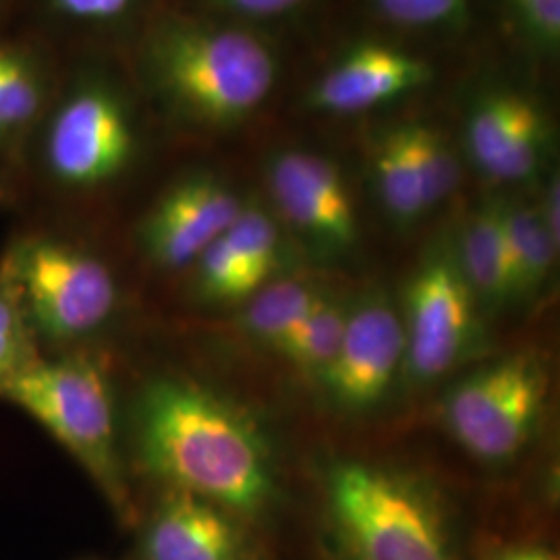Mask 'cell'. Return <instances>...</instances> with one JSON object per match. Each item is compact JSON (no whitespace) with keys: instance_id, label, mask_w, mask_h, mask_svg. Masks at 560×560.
Instances as JSON below:
<instances>
[{"instance_id":"6da1fadb","label":"cell","mask_w":560,"mask_h":560,"mask_svg":"<svg viewBox=\"0 0 560 560\" xmlns=\"http://www.w3.org/2000/svg\"><path fill=\"white\" fill-rule=\"evenodd\" d=\"M136 442L152 476L235 517L254 520L277 499L272 451L258 423L196 382H148L136 402Z\"/></svg>"},{"instance_id":"9c48e42d","label":"cell","mask_w":560,"mask_h":560,"mask_svg":"<svg viewBox=\"0 0 560 560\" xmlns=\"http://www.w3.org/2000/svg\"><path fill=\"white\" fill-rule=\"evenodd\" d=\"M405 360L399 312L382 295L351 301L339 349L320 386L345 411H368L388 393Z\"/></svg>"},{"instance_id":"277c9868","label":"cell","mask_w":560,"mask_h":560,"mask_svg":"<svg viewBox=\"0 0 560 560\" xmlns=\"http://www.w3.org/2000/svg\"><path fill=\"white\" fill-rule=\"evenodd\" d=\"M2 399L38 421L80 463L120 517H129L131 499L120 460L113 384L101 361L83 353L38 358Z\"/></svg>"},{"instance_id":"7a4b0ae2","label":"cell","mask_w":560,"mask_h":560,"mask_svg":"<svg viewBox=\"0 0 560 560\" xmlns=\"http://www.w3.org/2000/svg\"><path fill=\"white\" fill-rule=\"evenodd\" d=\"M150 81L177 113L229 127L252 117L275 90L279 62L266 42L226 25L168 21L143 48Z\"/></svg>"},{"instance_id":"ac0fdd59","label":"cell","mask_w":560,"mask_h":560,"mask_svg":"<svg viewBox=\"0 0 560 560\" xmlns=\"http://www.w3.org/2000/svg\"><path fill=\"white\" fill-rule=\"evenodd\" d=\"M374 185L384 210L400 226L420 221L430 210L420 171L405 140L402 125L390 129L374 150Z\"/></svg>"},{"instance_id":"9a60e30c","label":"cell","mask_w":560,"mask_h":560,"mask_svg":"<svg viewBox=\"0 0 560 560\" xmlns=\"http://www.w3.org/2000/svg\"><path fill=\"white\" fill-rule=\"evenodd\" d=\"M453 249L480 307L501 310L513 301L502 198L481 201L463 224L459 243Z\"/></svg>"},{"instance_id":"cb8c5ba5","label":"cell","mask_w":560,"mask_h":560,"mask_svg":"<svg viewBox=\"0 0 560 560\" xmlns=\"http://www.w3.org/2000/svg\"><path fill=\"white\" fill-rule=\"evenodd\" d=\"M241 258L249 261L261 277L270 280L280 261V233L277 222L258 203H243L240 217L224 233Z\"/></svg>"},{"instance_id":"d4e9b609","label":"cell","mask_w":560,"mask_h":560,"mask_svg":"<svg viewBox=\"0 0 560 560\" xmlns=\"http://www.w3.org/2000/svg\"><path fill=\"white\" fill-rule=\"evenodd\" d=\"M384 20L407 27L455 25L465 18L469 0H374Z\"/></svg>"},{"instance_id":"8992f818","label":"cell","mask_w":560,"mask_h":560,"mask_svg":"<svg viewBox=\"0 0 560 560\" xmlns=\"http://www.w3.org/2000/svg\"><path fill=\"white\" fill-rule=\"evenodd\" d=\"M548 384L546 363L532 351L492 361L446 395L448 432L483 463L515 459L538 430Z\"/></svg>"},{"instance_id":"ffe728a7","label":"cell","mask_w":560,"mask_h":560,"mask_svg":"<svg viewBox=\"0 0 560 560\" xmlns=\"http://www.w3.org/2000/svg\"><path fill=\"white\" fill-rule=\"evenodd\" d=\"M194 266L196 289L201 300L217 303L247 301L268 284L249 261L241 258L224 235L214 241Z\"/></svg>"},{"instance_id":"d6986e66","label":"cell","mask_w":560,"mask_h":560,"mask_svg":"<svg viewBox=\"0 0 560 560\" xmlns=\"http://www.w3.org/2000/svg\"><path fill=\"white\" fill-rule=\"evenodd\" d=\"M349 307L351 301L326 291L293 335L284 340L277 355L293 365L301 376L320 382L337 355Z\"/></svg>"},{"instance_id":"30bf717a","label":"cell","mask_w":560,"mask_h":560,"mask_svg":"<svg viewBox=\"0 0 560 560\" xmlns=\"http://www.w3.org/2000/svg\"><path fill=\"white\" fill-rule=\"evenodd\" d=\"M268 187L280 217L326 254L355 247L360 226L339 166L328 159L287 150L268 162Z\"/></svg>"},{"instance_id":"3957f363","label":"cell","mask_w":560,"mask_h":560,"mask_svg":"<svg viewBox=\"0 0 560 560\" xmlns=\"http://www.w3.org/2000/svg\"><path fill=\"white\" fill-rule=\"evenodd\" d=\"M326 504L351 560H459L441 504L411 476L337 460L326 474Z\"/></svg>"},{"instance_id":"4dcf8cb0","label":"cell","mask_w":560,"mask_h":560,"mask_svg":"<svg viewBox=\"0 0 560 560\" xmlns=\"http://www.w3.org/2000/svg\"><path fill=\"white\" fill-rule=\"evenodd\" d=\"M4 201H7V191H4V187L0 183V203H4Z\"/></svg>"},{"instance_id":"2e32d148","label":"cell","mask_w":560,"mask_h":560,"mask_svg":"<svg viewBox=\"0 0 560 560\" xmlns=\"http://www.w3.org/2000/svg\"><path fill=\"white\" fill-rule=\"evenodd\" d=\"M326 289L303 279L268 282L256 291L241 314V330L261 347L279 353L284 340L314 310Z\"/></svg>"},{"instance_id":"f1b7e54d","label":"cell","mask_w":560,"mask_h":560,"mask_svg":"<svg viewBox=\"0 0 560 560\" xmlns=\"http://www.w3.org/2000/svg\"><path fill=\"white\" fill-rule=\"evenodd\" d=\"M559 206H560V187L559 179H552L546 183V189L541 194V203L538 206L541 222L550 235L552 243L559 247L560 241V221H559Z\"/></svg>"},{"instance_id":"1f68e13d","label":"cell","mask_w":560,"mask_h":560,"mask_svg":"<svg viewBox=\"0 0 560 560\" xmlns=\"http://www.w3.org/2000/svg\"><path fill=\"white\" fill-rule=\"evenodd\" d=\"M0 141H2V133H0Z\"/></svg>"},{"instance_id":"e0dca14e","label":"cell","mask_w":560,"mask_h":560,"mask_svg":"<svg viewBox=\"0 0 560 560\" xmlns=\"http://www.w3.org/2000/svg\"><path fill=\"white\" fill-rule=\"evenodd\" d=\"M502 219L511 260L513 301L534 298L550 277L559 247L550 240L536 203L502 200Z\"/></svg>"},{"instance_id":"4316f807","label":"cell","mask_w":560,"mask_h":560,"mask_svg":"<svg viewBox=\"0 0 560 560\" xmlns=\"http://www.w3.org/2000/svg\"><path fill=\"white\" fill-rule=\"evenodd\" d=\"M57 11L75 20H110L120 15L133 0H52Z\"/></svg>"},{"instance_id":"603a6c76","label":"cell","mask_w":560,"mask_h":560,"mask_svg":"<svg viewBox=\"0 0 560 560\" xmlns=\"http://www.w3.org/2000/svg\"><path fill=\"white\" fill-rule=\"evenodd\" d=\"M402 133L420 171L425 200L432 210L459 187V162L439 129L411 122L402 125Z\"/></svg>"},{"instance_id":"44dd1931","label":"cell","mask_w":560,"mask_h":560,"mask_svg":"<svg viewBox=\"0 0 560 560\" xmlns=\"http://www.w3.org/2000/svg\"><path fill=\"white\" fill-rule=\"evenodd\" d=\"M42 80L34 62L15 48L0 46V133L2 140L25 129L40 110Z\"/></svg>"},{"instance_id":"83f0119b","label":"cell","mask_w":560,"mask_h":560,"mask_svg":"<svg viewBox=\"0 0 560 560\" xmlns=\"http://www.w3.org/2000/svg\"><path fill=\"white\" fill-rule=\"evenodd\" d=\"M224 11L245 15V18H279L289 13L303 0H212Z\"/></svg>"},{"instance_id":"4fadbf2b","label":"cell","mask_w":560,"mask_h":560,"mask_svg":"<svg viewBox=\"0 0 560 560\" xmlns=\"http://www.w3.org/2000/svg\"><path fill=\"white\" fill-rule=\"evenodd\" d=\"M430 81V62L388 44L365 42L316 81L310 104L322 113L353 115L397 101Z\"/></svg>"},{"instance_id":"484cf974","label":"cell","mask_w":560,"mask_h":560,"mask_svg":"<svg viewBox=\"0 0 560 560\" xmlns=\"http://www.w3.org/2000/svg\"><path fill=\"white\" fill-rule=\"evenodd\" d=\"M521 27L546 50H557L560 44V0H511Z\"/></svg>"},{"instance_id":"52a82bcc","label":"cell","mask_w":560,"mask_h":560,"mask_svg":"<svg viewBox=\"0 0 560 560\" xmlns=\"http://www.w3.org/2000/svg\"><path fill=\"white\" fill-rule=\"evenodd\" d=\"M478 300L460 272L455 249H432L405 291V360L416 384L441 381L469 360L480 339Z\"/></svg>"},{"instance_id":"7402d4cb","label":"cell","mask_w":560,"mask_h":560,"mask_svg":"<svg viewBox=\"0 0 560 560\" xmlns=\"http://www.w3.org/2000/svg\"><path fill=\"white\" fill-rule=\"evenodd\" d=\"M38 358L36 335L21 305L18 287L0 264V397Z\"/></svg>"},{"instance_id":"5bb4252c","label":"cell","mask_w":560,"mask_h":560,"mask_svg":"<svg viewBox=\"0 0 560 560\" xmlns=\"http://www.w3.org/2000/svg\"><path fill=\"white\" fill-rule=\"evenodd\" d=\"M141 559L249 560V541L233 513L168 488L143 529Z\"/></svg>"},{"instance_id":"f546056e","label":"cell","mask_w":560,"mask_h":560,"mask_svg":"<svg viewBox=\"0 0 560 560\" xmlns=\"http://www.w3.org/2000/svg\"><path fill=\"white\" fill-rule=\"evenodd\" d=\"M492 560H559V557L550 548H544V546L517 544V546L502 548Z\"/></svg>"},{"instance_id":"ba28073f","label":"cell","mask_w":560,"mask_h":560,"mask_svg":"<svg viewBox=\"0 0 560 560\" xmlns=\"http://www.w3.org/2000/svg\"><path fill=\"white\" fill-rule=\"evenodd\" d=\"M136 152V133L122 102L104 85H83L52 120L46 156L57 179L96 187L115 179Z\"/></svg>"},{"instance_id":"7c38bea8","label":"cell","mask_w":560,"mask_h":560,"mask_svg":"<svg viewBox=\"0 0 560 560\" xmlns=\"http://www.w3.org/2000/svg\"><path fill=\"white\" fill-rule=\"evenodd\" d=\"M465 143L476 168L490 179L523 183L538 175L548 150V122L534 98L494 90L474 104Z\"/></svg>"},{"instance_id":"5b68a950","label":"cell","mask_w":560,"mask_h":560,"mask_svg":"<svg viewBox=\"0 0 560 560\" xmlns=\"http://www.w3.org/2000/svg\"><path fill=\"white\" fill-rule=\"evenodd\" d=\"M2 264L36 339L78 342L101 330L117 307V282L108 266L65 241H21Z\"/></svg>"},{"instance_id":"8fae6325","label":"cell","mask_w":560,"mask_h":560,"mask_svg":"<svg viewBox=\"0 0 560 560\" xmlns=\"http://www.w3.org/2000/svg\"><path fill=\"white\" fill-rule=\"evenodd\" d=\"M245 201L219 177L191 175L152 206L140 226L145 256L164 270L194 266L240 217Z\"/></svg>"}]
</instances>
